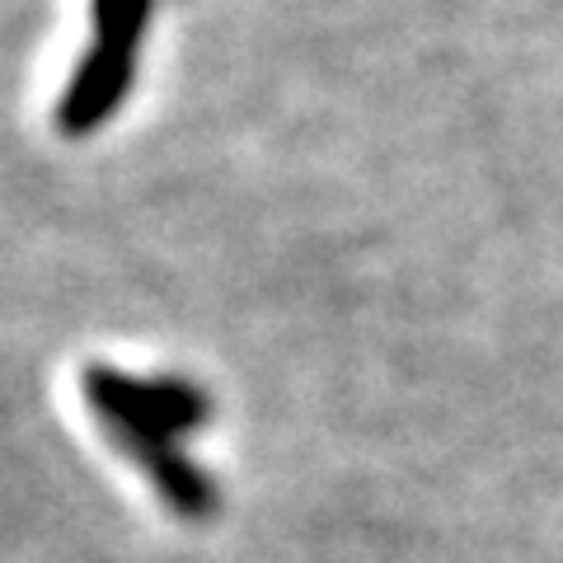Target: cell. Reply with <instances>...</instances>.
I'll use <instances>...</instances> for the list:
<instances>
[{"label": "cell", "mask_w": 563, "mask_h": 563, "mask_svg": "<svg viewBox=\"0 0 563 563\" xmlns=\"http://www.w3.org/2000/svg\"><path fill=\"white\" fill-rule=\"evenodd\" d=\"M80 395L99 418V428L122 446V455H132L146 470L165 507L188 521L217 512L221 493L211 474L198 461H188V451H179L184 437L207 428L211 418V399L202 385L184 376H132L122 366L90 362L80 372Z\"/></svg>", "instance_id": "6da1fadb"}, {"label": "cell", "mask_w": 563, "mask_h": 563, "mask_svg": "<svg viewBox=\"0 0 563 563\" xmlns=\"http://www.w3.org/2000/svg\"><path fill=\"white\" fill-rule=\"evenodd\" d=\"M155 0H90L95 43L70 70L66 90L57 99V132L70 141L95 136L109 128L118 109L128 103L141 62V33L151 24Z\"/></svg>", "instance_id": "7a4b0ae2"}]
</instances>
